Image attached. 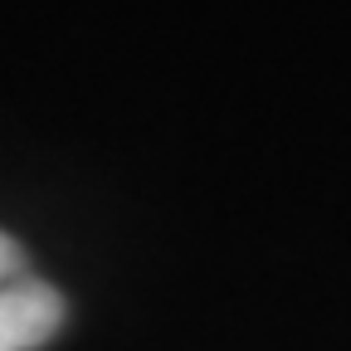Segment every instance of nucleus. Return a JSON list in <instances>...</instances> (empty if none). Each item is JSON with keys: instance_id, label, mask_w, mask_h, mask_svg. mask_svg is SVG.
I'll return each mask as SVG.
<instances>
[{"instance_id": "f257e3e1", "label": "nucleus", "mask_w": 351, "mask_h": 351, "mask_svg": "<svg viewBox=\"0 0 351 351\" xmlns=\"http://www.w3.org/2000/svg\"><path fill=\"white\" fill-rule=\"evenodd\" d=\"M64 322V298L44 283L25 249L0 230V351H34Z\"/></svg>"}]
</instances>
